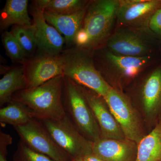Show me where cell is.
Masks as SVG:
<instances>
[{"label": "cell", "mask_w": 161, "mask_h": 161, "mask_svg": "<svg viewBox=\"0 0 161 161\" xmlns=\"http://www.w3.org/2000/svg\"><path fill=\"white\" fill-rule=\"evenodd\" d=\"M89 2L82 0H36L32 4L44 11L57 14H73L86 8Z\"/></svg>", "instance_id": "44dd1931"}, {"label": "cell", "mask_w": 161, "mask_h": 161, "mask_svg": "<svg viewBox=\"0 0 161 161\" xmlns=\"http://www.w3.org/2000/svg\"><path fill=\"white\" fill-rule=\"evenodd\" d=\"M12 143V138L9 134L0 132V152L7 154V147Z\"/></svg>", "instance_id": "484cf974"}, {"label": "cell", "mask_w": 161, "mask_h": 161, "mask_svg": "<svg viewBox=\"0 0 161 161\" xmlns=\"http://www.w3.org/2000/svg\"><path fill=\"white\" fill-rule=\"evenodd\" d=\"M31 14L32 17L31 28L38 49L42 53L60 54L63 51L65 42L64 37L56 28L46 22L43 9L32 4Z\"/></svg>", "instance_id": "7c38bea8"}, {"label": "cell", "mask_w": 161, "mask_h": 161, "mask_svg": "<svg viewBox=\"0 0 161 161\" xmlns=\"http://www.w3.org/2000/svg\"><path fill=\"white\" fill-rule=\"evenodd\" d=\"M21 140L33 150L56 161H69V155L58 147L51 136L36 118L14 127Z\"/></svg>", "instance_id": "9c48e42d"}, {"label": "cell", "mask_w": 161, "mask_h": 161, "mask_svg": "<svg viewBox=\"0 0 161 161\" xmlns=\"http://www.w3.org/2000/svg\"><path fill=\"white\" fill-rule=\"evenodd\" d=\"M69 161H83V157L75 158H72Z\"/></svg>", "instance_id": "f1b7e54d"}, {"label": "cell", "mask_w": 161, "mask_h": 161, "mask_svg": "<svg viewBox=\"0 0 161 161\" xmlns=\"http://www.w3.org/2000/svg\"><path fill=\"white\" fill-rule=\"evenodd\" d=\"M96 69L107 83L118 90L147 70L153 56L132 58L113 53L105 46L92 51Z\"/></svg>", "instance_id": "3957f363"}, {"label": "cell", "mask_w": 161, "mask_h": 161, "mask_svg": "<svg viewBox=\"0 0 161 161\" xmlns=\"http://www.w3.org/2000/svg\"><path fill=\"white\" fill-rule=\"evenodd\" d=\"M37 119L49 132L58 147L72 158L83 157L92 153L93 142L78 131L67 115L58 120Z\"/></svg>", "instance_id": "52a82bcc"}, {"label": "cell", "mask_w": 161, "mask_h": 161, "mask_svg": "<svg viewBox=\"0 0 161 161\" xmlns=\"http://www.w3.org/2000/svg\"><path fill=\"white\" fill-rule=\"evenodd\" d=\"M2 41L6 53L13 61L23 64L27 59L25 52L17 40L10 31H5L2 35Z\"/></svg>", "instance_id": "603a6c76"}, {"label": "cell", "mask_w": 161, "mask_h": 161, "mask_svg": "<svg viewBox=\"0 0 161 161\" xmlns=\"http://www.w3.org/2000/svg\"><path fill=\"white\" fill-rule=\"evenodd\" d=\"M135 161H161V121L137 144Z\"/></svg>", "instance_id": "d6986e66"}, {"label": "cell", "mask_w": 161, "mask_h": 161, "mask_svg": "<svg viewBox=\"0 0 161 161\" xmlns=\"http://www.w3.org/2000/svg\"><path fill=\"white\" fill-rule=\"evenodd\" d=\"M80 86L98 123L101 137L117 140L126 139L103 98L92 90Z\"/></svg>", "instance_id": "4fadbf2b"}, {"label": "cell", "mask_w": 161, "mask_h": 161, "mask_svg": "<svg viewBox=\"0 0 161 161\" xmlns=\"http://www.w3.org/2000/svg\"><path fill=\"white\" fill-rule=\"evenodd\" d=\"M10 32L22 47L27 59L33 57L38 47L31 26L15 25Z\"/></svg>", "instance_id": "7402d4cb"}, {"label": "cell", "mask_w": 161, "mask_h": 161, "mask_svg": "<svg viewBox=\"0 0 161 161\" xmlns=\"http://www.w3.org/2000/svg\"><path fill=\"white\" fill-rule=\"evenodd\" d=\"M138 98L146 120L161 112V64L146 75L139 88Z\"/></svg>", "instance_id": "5bb4252c"}, {"label": "cell", "mask_w": 161, "mask_h": 161, "mask_svg": "<svg viewBox=\"0 0 161 161\" xmlns=\"http://www.w3.org/2000/svg\"><path fill=\"white\" fill-rule=\"evenodd\" d=\"M27 89L36 87L51 79L63 75L61 53H41L28 58L23 64Z\"/></svg>", "instance_id": "30bf717a"}, {"label": "cell", "mask_w": 161, "mask_h": 161, "mask_svg": "<svg viewBox=\"0 0 161 161\" xmlns=\"http://www.w3.org/2000/svg\"><path fill=\"white\" fill-rule=\"evenodd\" d=\"M92 153L104 161H135L137 144L123 140L101 138L93 142Z\"/></svg>", "instance_id": "9a60e30c"}, {"label": "cell", "mask_w": 161, "mask_h": 161, "mask_svg": "<svg viewBox=\"0 0 161 161\" xmlns=\"http://www.w3.org/2000/svg\"><path fill=\"white\" fill-rule=\"evenodd\" d=\"M63 93L65 113L73 125L92 142L101 138L99 126L80 86L64 76Z\"/></svg>", "instance_id": "5b68a950"}, {"label": "cell", "mask_w": 161, "mask_h": 161, "mask_svg": "<svg viewBox=\"0 0 161 161\" xmlns=\"http://www.w3.org/2000/svg\"><path fill=\"white\" fill-rule=\"evenodd\" d=\"M83 161H104L92 153L83 157Z\"/></svg>", "instance_id": "4316f807"}, {"label": "cell", "mask_w": 161, "mask_h": 161, "mask_svg": "<svg viewBox=\"0 0 161 161\" xmlns=\"http://www.w3.org/2000/svg\"><path fill=\"white\" fill-rule=\"evenodd\" d=\"M119 0L91 1L80 29L76 46L94 51L105 46L116 26Z\"/></svg>", "instance_id": "6da1fadb"}, {"label": "cell", "mask_w": 161, "mask_h": 161, "mask_svg": "<svg viewBox=\"0 0 161 161\" xmlns=\"http://www.w3.org/2000/svg\"><path fill=\"white\" fill-rule=\"evenodd\" d=\"M103 98L125 138L138 144L145 135L138 114L130 99L112 87Z\"/></svg>", "instance_id": "ba28073f"}, {"label": "cell", "mask_w": 161, "mask_h": 161, "mask_svg": "<svg viewBox=\"0 0 161 161\" xmlns=\"http://www.w3.org/2000/svg\"><path fill=\"white\" fill-rule=\"evenodd\" d=\"M27 0H7L0 13V28L5 30L11 26H31Z\"/></svg>", "instance_id": "e0dca14e"}, {"label": "cell", "mask_w": 161, "mask_h": 161, "mask_svg": "<svg viewBox=\"0 0 161 161\" xmlns=\"http://www.w3.org/2000/svg\"><path fill=\"white\" fill-rule=\"evenodd\" d=\"M161 8V0H119L116 26L149 28L150 19Z\"/></svg>", "instance_id": "8fae6325"}, {"label": "cell", "mask_w": 161, "mask_h": 161, "mask_svg": "<svg viewBox=\"0 0 161 161\" xmlns=\"http://www.w3.org/2000/svg\"><path fill=\"white\" fill-rule=\"evenodd\" d=\"M35 118L31 110L18 101L12 100L6 107L0 109L1 123L11 125L14 128L28 123Z\"/></svg>", "instance_id": "ffe728a7"}, {"label": "cell", "mask_w": 161, "mask_h": 161, "mask_svg": "<svg viewBox=\"0 0 161 161\" xmlns=\"http://www.w3.org/2000/svg\"><path fill=\"white\" fill-rule=\"evenodd\" d=\"M63 75L104 98L112 87L96 69L93 51L76 46L61 53Z\"/></svg>", "instance_id": "277c9868"}, {"label": "cell", "mask_w": 161, "mask_h": 161, "mask_svg": "<svg viewBox=\"0 0 161 161\" xmlns=\"http://www.w3.org/2000/svg\"><path fill=\"white\" fill-rule=\"evenodd\" d=\"M87 6L80 11L69 15L44 11V17L48 24L56 28L60 34L63 35L65 43L70 46L75 44V37L82 25Z\"/></svg>", "instance_id": "2e32d148"}, {"label": "cell", "mask_w": 161, "mask_h": 161, "mask_svg": "<svg viewBox=\"0 0 161 161\" xmlns=\"http://www.w3.org/2000/svg\"><path fill=\"white\" fill-rule=\"evenodd\" d=\"M13 161H56L49 157L33 150L20 140L13 157Z\"/></svg>", "instance_id": "cb8c5ba5"}, {"label": "cell", "mask_w": 161, "mask_h": 161, "mask_svg": "<svg viewBox=\"0 0 161 161\" xmlns=\"http://www.w3.org/2000/svg\"><path fill=\"white\" fill-rule=\"evenodd\" d=\"M149 28L155 35L161 36V8L158 9L152 16Z\"/></svg>", "instance_id": "d4e9b609"}, {"label": "cell", "mask_w": 161, "mask_h": 161, "mask_svg": "<svg viewBox=\"0 0 161 161\" xmlns=\"http://www.w3.org/2000/svg\"><path fill=\"white\" fill-rule=\"evenodd\" d=\"M0 161H8L6 159V154L0 153Z\"/></svg>", "instance_id": "83f0119b"}, {"label": "cell", "mask_w": 161, "mask_h": 161, "mask_svg": "<svg viewBox=\"0 0 161 161\" xmlns=\"http://www.w3.org/2000/svg\"><path fill=\"white\" fill-rule=\"evenodd\" d=\"M27 88L23 65L9 70L0 80V106L11 102L14 94Z\"/></svg>", "instance_id": "ac0fdd59"}, {"label": "cell", "mask_w": 161, "mask_h": 161, "mask_svg": "<svg viewBox=\"0 0 161 161\" xmlns=\"http://www.w3.org/2000/svg\"><path fill=\"white\" fill-rule=\"evenodd\" d=\"M158 36L149 28L115 26L105 46L115 55L143 58L153 56Z\"/></svg>", "instance_id": "8992f818"}, {"label": "cell", "mask_w": 161, "mask_h": 161, "mask_svg": "<svg viewBox=\"0 0 161 161\" xmlns=\"http://www.w3.org/2000/svg\"><path fill=\"white\" fill-rule=\"evenodd\" d=\"M64 80V75H60L36 87L17 92L12 100L26 105L36 118L61 119L66 116L63 100Z\"/></svg>", "instance_id": "7a4b0ae2"}]
</instances>
